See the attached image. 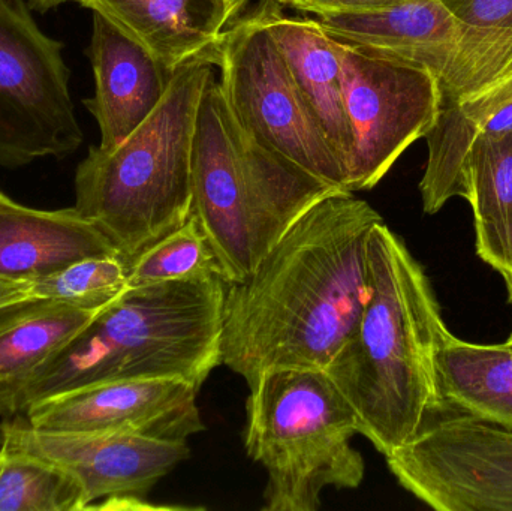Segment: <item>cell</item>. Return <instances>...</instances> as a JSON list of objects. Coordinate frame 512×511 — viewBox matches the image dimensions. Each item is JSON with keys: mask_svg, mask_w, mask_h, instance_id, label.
<instances>
[{"mask_svg": "<svg viewBox=\"0 0 512 511\" xmlns=\"http://www.w3.org/2000/svg\"><path fill=\"white\" fill-rule=\"evenodd\" d=\"M382 221L348 191L306 210L248 279L228 285L222 365L248 386L280 369L325 371L366 305L367 245Z\"/></svg>", "mask_w": 512, "mask_h": 511, "instance_id": "obj_1", "label": "cell"}, {"mask_svg": "<svg viewBox=\"0 0 512 511\" xmlns=\"http://www.w3.org/2000/svg\"><path fill=\"white\" fill-rule=\"evenodd\" d=\"M369 297L325 368L379 453L414 440L445 408L438 353L450 333L423 266L384 221L369 237Z\"/></svg>", "mask_w": 512, "mask_h": 511, "instance_id": "obj_2", "label": "cell"}, {"mask_svg": "<svg viewBox=\"0 0 512 511\" xmlns=\"http://www.w3.org/2000/svg\"><path fill=\"white\" fill-rule=\"evenodd\" d=\"M227 282L219 275L131 287L26 390L30 405L95 384L182 380L201 389L222 365Z\"/></svg>", "mask_w": 512, "mask_h": 511, "instance_id": "obj_3", "label": "cell"}, {"mask_svg": "<svg viewBox=\"0 0 512 511\" xmlns=\"http://www.w3.org/2000/svg\"><path fill=\"white\" fill-rule=\"evenodd\" d=\"M339 191L252 137L209 78L195 123L192 215L228 285L248 279L306 210Z\"/></svg>", "mask_w": 512, "mask_h": 511, "instance_id": "obj_4", "label": "cell"}, {"mask_svg": "<svg viewBox=\"0 0 512 511\" xmlns=\"http://www.w3.org/2000/svg\"><path fill=\"white\" fill-rule=\"evenodd\" d=\"M209 56L173 72L152 114L111 149L92 146L75 171V209L95 222L126 263L192 212V150Z\"/></svg>", "mask_w": 512, "mask_h": 511, "instance_id": "obj_5", "label": "cell"}, {"mask_svg": "<svg viewBox=\"0 0 512 511\" xmlns=\"http://www.w3.org/2000/svg\"><path fill=\"white\" fill-rule=\"evenodd\" d=\"M248 387L243 441L267 474L262 510L316 511L324 489L363 483L357 417L327 372L280 369Z\"/></svg>", "mask_w": 512, "mask_h": 511, "instance_id": "obj_6", "label": "cell"}, {"mask_svg": "<svg viewBox=\"0 0 512 511\" xmlns=\"http://www.w3.org/2000/svg\"><path fill=\"white\" fill-rule=\"evenodd\" d=\"M240 125L312 176L348 191V174L256 6L228 24L209 53ZM349 192V191H348Z\"/></svg>", "mask_w": 512, "mask_h": 511, "instance_id": "obj_7", "label": "cell"}, {"mask_svg": "<svg viewBox=\"0 0 512 511\" xmlns=\"http://www.w3.org/2000/svg\"><path fill=\"white\" fill-rule=\"evenodd\" d=\"M26 0H0V168L65 158L84 135L71 98L65 44L45 35Z\"/></svg>", "mask_w": 512, "mask_h": 511, "instance_id": "obj_8", "label": "cell"}, {"mask_svg": "<svg viewBox=\"0 0 512 511\" xmlns=\"http://www.w3.org/2000/svg\"><path fill=\"white\" fill-rule=\"evenodd\" d=\"M336 41L354 137L348 191H367L435 125L441 86L424 66L364 45Z\"/></svg>", "mask_w": 512, "mask_h": 511, "instance_id": "obj_9", "label": "cell"}, {"mask_svg": "<svg viewBox=\"0 0 512 511\" xmlns=\"http://www.w3.org/2000/svg\"><path fill=\"white\" fill-rule=\"evenodd\" d=\"M399 485L438 511H512V428L477 417L433 419L391 455Z\"/></svg>", "mask_w": 512, "mask_h": 511, "instance_id": "obj_10", "label": "cell"}, {"mask_svg": "<svg viewBox=\"0 0 512 511\" xmlns=\"http://www.w3.org/2000/svg\"><path fill=\"white\" fill-rule=\"evenodd\" d=\"M0 447L62 468L83 489L86 510H176L156 506L149 494L180 462L188 441H165L135 434L51 432L12 417L0 425Z\"/></svg>", "mask_w": 512, "mask_h": 511, "instance_id": "obj_11", "label": "cell"}, {"mask_svg": "<svg viewBox=\"0 0 512 511\" xmlns=\"http://www.w3.org/2000/svg\"><path fill=\"white\" fill-rule=\"evenodd\" d=\"M198 392L182 380L111 381L36 402L24 411V419L41 431L188 441L206 429Z\"/></svg>", "mask_w": 512, "mask_h": 511, "instance_id": "obj_12", "label": "cell"}, {"mask_svg": "<svg viewBox=\"0 0 512 511\" xmlns=\"http://www.w3.org/2000/svg\"><path fill=\"white\" fill-rule=\"evenodd\" d=\"M86 54L95 77V95L83 104L98 122L99 146L111 149L155 111L173 72L96 12Z\"/></svg>", "mask_w": 512, "mask_h": 511, "instance_id": "obj_13", "label": "cell"}, {"mask_svg": "<svg viewBox=\"0 0 512 511\" xmlns=\"http://www.w3.org/2000/svg\"><path fill=\"white\" fill-rule=\"evenodd\" d=\"M101 255L122 257L107 234L75 207L33 209L0 191V276L33 282Z\"/></svg>", "mask_w": 512, "mask_h": 511, "instance_id": "obj_14", "label": "cell"}, {"mask_svg": "<svg viewBox=\"0 0 512 511\" xmlns=\"http://www.w3.org/2000/svg\"><path fill=\"white\" fill-rule=\"evenodd\" d=\"M512 132V69L474 92L442 99L435 125L427 132V164L420 182L423 209L438 213L454 197L463 198V171L475 141Z\"/></svg>", "mask_w": 512, "mask_h": 511, "instance_id": "obj_15", "label": "cell"}, {"mask_svg": "<svg viewBox=\"0 0 512 511\" xmlns=\"http://www.w3.org/2000/svg\"><path fill=\"white\" fill-rule=\"evenodd\" d=\"M258 6L325 138L342 162L349 183L354 137L346 114L336 39L318 20L283 14L276 0H261Z\"/></svg>", "mask_w": 512, "mask_h": 511, "instance_id": "obj_16", "label": "cell"}, {"mask_svg": "<svg viewBox=\"0 0 512 511\" xmlns=\"http://www.w3.org/2000/svg\"><path fill=\"white\" fill-rule=\"evenodd\" d=\"M102 311H87L35 297L0 308V416L3 419L23 414L24 395L36 375Z\"/></svg>", "mask_w": 512, "mask_h": 511, "instance_id": "obj_17", "label": "cell"}, {"mask_svg": "<svg viewBox=\"0 0 512 511\" xmlns=\"http://www.w3.org/2000/svg\"><path fill=\"white\" fill-rule=\"evenodd\" d=\"M101 14L170 72L209 56L228 24L224 0H71Z\"/></svg>", "mask_w": 512, "mask_h": 511, "instance_id": "obj_18", "label": "cell"}, {"mask_svg": "<svg viewBox=\"0 0 512 511\" xmlns=\"http://www.w3.org/2000/svg\"><path fill=\"white\" fill-rule=\"evenodd\" d=\"M445 404L512 428V342L472 344L448 333L438 353Z\"/></svg>", "mask_w": 512, "mask_h": 511, "instance_id": "obj_19", "label": "cell"}, {"mask_svg": "<svg viewBox=\"0 0 512 511\" xmlns=\"http://www.w3.org/2000/svg\"><path fill=\"white\" fill-rule=\"evenodd\" d=\"M474 213L475 249L498 272L512 251V132L475 141L463 171Z\"/></svg>", "mask_w": 512, "mask_h": 511, "instance_id": "obj_20", "label": "cell"}, {"mask_svg": "<svg viewBox=\"0 0 512 511\" xmlns=\"http://www.w3.org/2000/svg\"><path fill=\"white\" fill-rule=\"evenodd\" d=\"M83 510V489L71 474L0 447V511Z\"/></svg>", "mask_w": 512, "mask_h": 511, "instance_id": "obj_21", "label": "cell"}, {"mask_svg": "<svg viewBox=\"0 0 512 511\" xmlns=\"http://www.w3.org/2000/svg\"><path fill=\"white\" fill-rule=\"evenodd\" d=\"M129 284H158L219 275L215 251L194 215L128 263Z\"/></svg>", "mask_w": 512, "mask_h": 511, "instance_id": "obj_22", "label": "cell"}, {"mask_svg": "<svg viewBox=\"0 0 512 511\" xmlns=\"http://www.w3.org/2000/svg\"><path fill=\"white\" fill-rule=\"evenodd\" d=\"M129 288L128 263L117 255H101L75 261L59 272L36 279L32 282V297L102 311Z\"/></svg>", "mask_w": 512, "mask_h": 511, "instance_id": "obj_23", "label": "cell"}, {"mask_svg": "<svg viewBox=\"0 0 512 511\" xmlns=\"http://www.w3.org/2000/svg\"><path fill=\"white\" fill-rule=\"evenodd\" d=\"M442 2L466 23L512 29V0H442Z\"/></svg>", "mask_w": 512, "mask_h": 511, "instance_id": "obj_24", "label": "cell"}, {"mask_svg": "<svg viewBox=\"0 0 512 511\" xmlns=\"http://www.w3.org/2000/svg\"><path fill=\"white\" fill-rule=\"evenodd\" d=\"M282 8H294L300 12L316 14V17L337 12L367 11L382 8L402 0H276Z\"/></svg>", "mask_w": 512, "mask_h": 511, "instance_id": "obj_25", "label": "cell"}, {"mask_svg": "<svg viewBox=\"0 0 512 511\" xmlns=\"http://www.w3.org/2000/svg\"><path fill=\"white\" fill-rule=\"evenodd\" d=\"M32 299V282L0 276V308Z\"/></svg>", "mask_w": 512, "mask_h": 511, "instance_id": "obj_26", "label": "cell"}, {"mask_svg": "<svg viewBox=\"0 0 512 511\" xmlns=\"http://www.w3.org/2000/svg\"><path fill=\"white\" fill-rule=\"evenodd\" d=\"M26 2L33 12L47 14V12L53 11V9L65 5L66 2H71V0H26Z\"/></svg>", "mask_w": 512, "mask_h": 511, "instance_id": "obj_27", "label": "cell"}, {"mask_svg": "<svg viewBox=\"0 0 512 511\" xmlns=\"http://www.w3.org/2000/svg\"><path fill=\"white\" fill-rule=\"evenodd\" d=\"M498 273L504 278L505 287H507L508 302L512 305V251L508 260L505 261L504 266L498 270Z\"/></svg>", "mask_w": 512, "mask_h": 511, "instance_id": "obj_28", "label": "cell"}, {"mask_svg": "<svg viewBox=\"0 0 512 511\" xmlns=\"http://www.w3.org/2000/svg\"><path fill=\"white\" fill-rule=\"evenodd\" d=\"M225 6H227L228 17L230 21L236 20L239 17L242 9L248 5L249 0H224Z\"/></svg>", "mask_w": 512, "mask_h": 511, "instance_id": "obj_29", "label": "cell"}, {"mask_svg": "<svg viewBox=\"0 0 512 511\" xmlns=\"http://www.w3.org/2000/svg\"><path fill=\"white\" fill-rule=\"evenodd\" d=\"M508 341H511V342H512V333H511L510 338H508Z\"/></svg>", "mask_w": 512, "mask_h": 511, "instance_id": "obj_30", "label": "cell"}]
</instances>
